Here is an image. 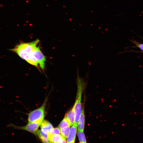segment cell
Masks as SVG:
<instances>
[{
	"instance_id": "7a4b0ae2",
	"label": "cell",
	"mask_w": 143,
	"mask_h": 143,
	"mask_svg": "<svg viewBox=\"0 0 143 143\" xmlns=\"http://www.w3.org/2000/svg\"><path fill=\"white\" fill-rule=\"evenodd\" d=\"M84 83L80 78L78 79V91L75 103L73 106L75 115L74 124L78 126L82 112L81 99L84 88Z\"/></svg>"
},
{
	"instance_id": "30bf717a",
	"label": "cell",
	"mask_w": 143,
	"mask_h": 143,
	"mask_svg": "<svg viewBox=\"0 0 143 143\" xmlns=\"http://www.w3.org/2000/svg\"><path fill=\"white\" fill-rule=\"evenodd\" d=\"M48 138L50 141L53 143H59L64 139L61 135H48Z\"/></svg>"
},
{
	"instance_id": "6da1fadb",
	"label": "cell",
	"mask_w": 143,
	"mask_h": 143,
	"mask_svg": "<svg viewBox=\"0 0 143 143\" xmlns=\"http://www.w3.org/2000/svg\"><path fill=\"white\" fill-rule=\"evenodd\" d=\"M39 42V40L37 39L31 42L22 43L11 50L29 63L37 68L39 66L44 70L45 68L46 59L40 50Z\"/></svg>"
},
{
	"instance_id": "8fae6325",
	"label": "cell",
	"mask_w": 143,
	"mask_h": 143,
	"mask_svg": "<svg viewBox=\"0 0 143 143\" xmlns=\"http://www.w3.org/2000/svg\"><path fill=\"white\" fill-rule=\"evenodd\" d=\"M69 126L71 127L70 123L68 119L65 117L63 119L60 123L58 128L61 129Z\"/></svg>"
},
{
	"instance_id": "8992f818",
	"label": "cell",
	"mask_w": 143,
	"mask_h": 143,
	"mask_svg": "<svg viewBox=\"0 0 143 143\" xmlns=\"http://www.w3.org/2000/svg\"><path fill=\"white\" fill-rule=\"evenodd\" d=\"M41 130L45 133H49L53 128L52 124L48 121L44 120L40 125Z\"/></svg>"
},
{
	"instance_id": "277c9868",
	"label": "cell",
	"mask_w": 143,
	"mask_h": 143,
	"mask_svg": "<svg viewBox=\"0 0 143 143\" xmlns=\"http://www.w3.org/2000/svg\"><path fill=\"white\" fill-rule=\"evenodd\" d=\"M46 100V99L45 100L42 106L40 107L31 112L29 114L28 118V123L36 121L44 117Z\"/></svg>"
},
{
	"instance_id": "7c38bea8",
	"label": "cell",
	"mask_w": 143,
	"mask_h": 143,
	"mask_svg": "<svg viewBox=\"0 0 143 143\" xmlns=\"http://www.w3.org/2000/svg\"><path fill=\"white\" fill-rule=\"evenodd\" d=\"M70 127H67L61 129V135L65 139L67 138L70 129Z\"/></svg>"
},
{
	"instance_id": "52a82bcc",
	"label": "cell",
	"mask_w": 143,
	"mask_h": 143,
	"mask_svg": "<svg viewBox=\"0 0 143 143\" xmlns=\"http://www.w3.org/2000/svg\"><path fill=\"white\" fill-rule=\"evenodd\" d=\"M37 134L43 143H50V142L48 138V133H45L41 130H38Z\"/></svg>"
},
{
	"instance_id": "ba28073f",
	"label": "cell",
	"mask_w": 143,
	"mask_h": 143,
	"mask_svg": "<svg viewBox=\"0 0 143 143\" xmlns=\"http://www.w3.org/2000/svg\"><path fill=\"white\" fill-rule=\"evenodd\" d=\"M85 123V116L83 107L78 124V131H83Z\"/></svg>"
},
{
	"instance_id": "2e32d148",
	"label": "cell",
	"mask_w": 143,
	"mask_h": 143,
	"mask_svg": "<svg viewBox=\"0 0 143 143\" xmlns=\"http://www.w3.org/2000/svg\"><path fill=\"white\" fill-rule=\"evenodd\" d=\"M59 143H66V139H63Z\"/></svg>"
},
{
	"instance_id": "5bb4252c",
	"label": "cell",
	"mask_w": 143,
	"mask_h": 143,
	"mask_svg": "<svg viewBox=\"0 0 143 143\" xmlns=\"http://www.w3.org/2000/svg\"><path fill=\"white\" fill-rule=\"evenodd\" d=\"M61 129L59 128H53L49 133L48 135H61Z\"/></svg>"
},
{
	"instance_id": "9c48e42d",
	"label": "cell",
	"mask_w": 143,
	"mask_h": 143,
	"mask_svg": "<svg viewBox=\"0 0 143 143\" xmlns=\"http://www.w3.org/2000/svg\"><path fill=\"white\" fill-rule=\"evenodd\" d=\"M65 117L69 121L71 126L74 124L75 121V115L73 107L66 114Z\"/></svg>"
},
{
	"instance_id": "5b68a950",
	"label": "cell",
	"mask_w": 143,
	"mask_h": 143,
	"mask_svg": "<svg viewBox=\"0 0 143 143\" xmlns=\"http://www.w3.org/2000/svg\"><path fill=\"white\" fill-rule=\"evenodd\" d=\"M77 127L74 124L70 128L67 140V143H74L77 131Z\"/></svg>"
},
{
	"instance_id": "4fadbf2b",
	"label": "cell",
	"mask_w": 143,
	"mask_h": 143,
	"mask_svg": "<svg viewBox=\"0 0 143 143\" xmlns=\"http://www.w3.org/2000/svg\"><path fill=\"white\" fill-rule=\"evenodd\" d=\"M78 136L80 143H87L83 131H78Z\"/></svg>"
},
{
	"instance_id": "3957f363",
	"label": "cell",
	"mask_w": 143,
	"mask_h": 143,
	"mask_svg": "<svg viewBox=\"0 0 143 143\" xmlns=\"http://www.w3.org/2000/svg\"><path fill=\"white\" fill-rule=\"evenodd\" d=\"M44 118V117H43L36 121L28 123L26 125L23 127L16 126L12 123L7 125V127H13L15 129L26 130L36 135L38 129L41 125Z\"/></svg>"
},
{
	"instance_id": "9a60e30c",
	"label": "cell",
	"mask_w": 143,
	"mask_h": 143,
	"mask_svg": "<svg viewBox=\"0 0 143 143\" xmlns=\"http://www.w3.org/2000/svg\"><path fill=\"white\" fill-rule=\"evenodd\" d=\"M132 42L139 48L140 49L143 51V44L139 43L137 41L133 40Z\"/></svg>"
},
{
	"instance_id": "e0dca14e",
	"label": "cell",
	"mask_w": 143,
	"mask_h": 143,
	"mask_svg": "<svg viewBox=\"0 0 143 143\" xmlns=\"http://www.w3.org/2000/svg\"><path fill=\"white\" fill-rule=\"evenodd\" d=\"M50 143H52V142H50Z\"/></svg>"
}]
</instances>
